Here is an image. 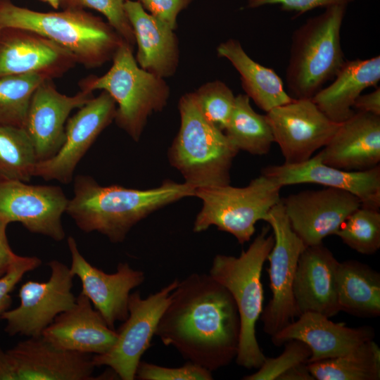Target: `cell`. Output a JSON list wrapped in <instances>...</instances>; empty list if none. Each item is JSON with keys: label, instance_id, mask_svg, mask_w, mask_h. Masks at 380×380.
<instances>
[{"label": "cell", "instance_id": "32", "mask_svg": "<svg viewBox=\"0 0 380 380\" xmlns=\"http://www.w3.org/2000/svg\"><path fill=\"white\" fill-rule=\"evenodd\" d=\"M45 80L35 73L0 77V125L23 128L32 96Z\"/></svg>", "mask_w": 380, "mask_h": 380}, {"label": "cell", "instance_id": "6", "mask_svg": "<svg viewBox=\"0 0 380 380\" xmlns=\"http://www.w3.org/2000/svg\"><path fill=\"white\" fill-rule=\"evenodd\" d=\"M347 7L326 8L293 32L286 70L288 94L293 99H312L346 62L341 30Z\"/></svg>", "mask_w": 380, "mask_h": 380}, {"label": "cell", "instance_id": "13", "mask_svg": "<svg viewBox=\"0 0 380 380\" xmlns=\"http://www.w3.org/2000/svg\"><path fill=\"white\" fill-rule=\"evenodd\" d=\"M116 103L106 91L91 98L67 121L65 141L51 158L37 161L33 176L63 184L72 182L75 168L101 132L115 119Z\"/></svg>", "mask_w": 380, "mask_h": 380}, {"label": "cell", "instance_id": "3", "mask_svg": "<svg viewBox=\"0 0 380 380\" xmlns=\"http://www.w3.org/2000/svg\"><path fill=\"white\" fill-rule=\"evenodd\" d=\"M20 28L37 32L68 50L88 68L113 59L124 41L108 22L84 9L41 12L0 0V29Z\"/></svg>", "mask_w": 380, "mask_h": 380}, {"label": "cell", "instance_id": "19", "mask_svg": "<svg viewBox=\"0 0 380 380\" xmlns=\"http://www.w3.org/2000/svg\"><path fill=\"white\" fill-rule=\"evenodd\" d=\"M281 187L315 183L347 191L357 196L361 205L379 210L380 166L363 171H346L322 163L319 153L296 164L270 165L261 172Z\"/></svg>", "mask_w": 380, "mask_h": 380}, {"label": "cell", "instance_id": "15", "mask_svg": "<svg viewBox=\"0 0 380 380\" xmlns=\"http://www.w3.org/2000/svg\"><path fill=\"white\" fill-rule=\"evenodd\" d=\"M291 228L305 246L322 243L361 206L353 194L327 187L306 190L281 198Z\"/></svg>", "mask_w": 380, "mask_h": 380}, {"label": "cell", "instance_id": "7", "mask_svg": "<svg viewBox=\"0 0 380 380\" xmlns=\"http://www.w3.org/2000/svg\"><path fill=\"white\" fill-rule=\"evenodd\" d=\"M108 71L80 82L82 90L106 91L117 108L114 121L134 141H138L148 118L167 105L170 89L163 78L139 67L133 47L123 41L113 58Z\"/></svg>", "mask_w": 380, "mask_h": 380}, {"label": "cell", "instance_id": "45", "mask_svg": "<svg viewBox=\"0 0 380 380\" xmlns=\"http://www.w3.org/2000/svg\"><path fill=\"white\" fill-rule=\"evenodd\" d=\"M40 1L48 4L52 8L55 9H58L59 7H61V0H40Z\"/></svg>", "mask_w": 380, "mask_h": 380}, {"label": "cell", "instance_id": "12", "mask_svg": "<svg viewBox=\"0 0 380 380\" xmlns=\"http://www.w3.org/2000/svg\"><path fill=\"white\" fill-rule=\"evenodd\" d=\"M265 116L286 164L309 160L329 142L341 124L327 117L311 99H293Z\"/></svg>", "mask_w": 380, "mask_h": 380}, {"label": "cell", "instance_id": "14", "mask_svg": "<svg viewBox=\"0 0 380 380\" xmlns=\"http://www.w3.org/2000/svg\"><path fill=\"white\" fill-rule=\"evenodd\" d=\"M68 199L58 186L30 185L18 180L0 182V217L20 222L29 232L62 241L61 217Z\"/></svg>", "mask_w": 380, "mask_h": 380}, {"label": "cell", "instance_id": "30", "mask_svg": "<svg viewBox=\"0 0 380 380\" xmlns=\"http://www.w3.org/2000/svg\"><path fill=\"white\" fill-rule=\"evenodd\" d=\"M224 133L240 151L253 155L267 154L274 142L273 134L265 115L256 113L246 94H239Z\"/></svg>", "mask_w": 380, "mask_h": 380}, {"label": "cell", "instance_id": "35", "mask_svg": "<svg viewBox=\"0 0 380 380\" xmlns=\"http://www.w3.org/2000/svg\"><path fill=\"white\" fill-rule=\"evenodd\" d=\"M125 0H61L63 9L91 8L103 15L109 25L132 47L135 39L125 11Z\"/></svg>", "mask_w": 380, "mask_h": 380}, {"label": "cell", "instance_id": "43", "mask_svg": "<svg viewBox=\"0 0 380 380\" xmlns=\"http://www.w3.org/2000/svg\"><path fill=\"white\" fill-rule=\"evenodd\" d=\"M277 380H315V379L307 363H300L284 372Z\"/></svg>", "mask_w": 380, "mask_h": 380}, {"label": "cell", "instance_id": "24", "mask_svg": "<svg viewBox=\"0 0 380 380\" xmlns=\"http://www.w3.org/2000/svg\"><path fill=\"white\" fill-rule=\"evenodd\" d=\"M319 153L323 163L346 171H363L379 165L380 116L355 111Z\"/></svg>", "mask_w": 380, "mask_h": 380}, {"label": "cell", "instance_id": "40", "mask_svg": "<svg viewBox=\"0 0 380 380\" xmlns=\"http://www.w3.org/2000/svg\"><path fill=\"white\" fill-rule=\"evenodd\" d=\"M192 0H139L143 8L151 15L172 30L177 27L179 13Z\"/></svg>", "mask_w": 380, "mask_h": 380}, {"label": "cell", "instance_id": "27", "mask_svg": "<svg viewBox=\"0 0 380 380\" xmlns=\"http://www.w3.org/2000/svg\"><path fill=\"white\" fill-rule=\"evenodd\" d=\"M217 51L219 56L227 59L236 68L246 94L262 110L267 113L293 99L275 71L249 57L238 40L229 39L221 43Z\"/></svg>", "mask_w": 380, "mask_h": 380}, {"label": "cell", "instance_id": "36", "mask_svg": "<svg viewBox=\"0 0 380 380\" xmlns=\"http://www.w3.org/2000/svg\"><path fill=\"white\" fill-rule=\"evenodd\" d=\"M283 353L276 357H266L258 371L246 375L244 380H277L280 375L300 364L307 363L311 355V350L304 342L290 340L284 343Z\"/></svg>", "mask_w": 380, "mask_h": 380}, {"label": "cell", "instance_id": "17", "mask_svg": "<svg viewBox=\"0 0 380 380\" xmlns=\"http://www.w3.org/2000/svg\"><path fill=\"white\" fill-rule=\"evenodd\" d=\"M77 63L68 50L37 32L14 27L0 29V77L35 73L53 80Z\"/></svg>", "mask_w": 380, "mask_h": 380}, {"label": "cell", "instance_id": "20", "mask_svg": "<svg viewBox=\"0 0 380 380\" xmlns=\"http://www.w3.org/2000/svg\"><path fill=\"white\" fill-rule=\"evenodd\" d=\"M6 351L16 380L96 379L90 354L57 348L42 336L29 337Z\"/></svg>", "mask_w": 380, "mask_h": 380}, {"label": "cell", "instance_id": "18", "mask_svg": "<svg viewBox=\"0 0 380 380\" xmlns=\"http://www.w3.org/2000/svg\"><path fill=\"white\" fill-rule=\"evenodd\" d=\"M91 98L92 92L82 89L72 96L61 94L53 80H45L37 87L23 127L33 144L37 161L47 160L58 152L65 141V124L69 115Z\"/></svg>", "mask_w": 380, "mask_h": 380}, {"label": "cell", "instance_id": "34", "mask_svg": "<svg viewBox=\"0 0 380 380\" xmlns=\"http://www.w3.org/2000/svg\"><path fill=\"white\" fill-rule=\"evenodd\" d=\"M202 115L224 131L234 110L235 98L231 89L221 81L208 82L191 93Z\"/></svg>", "mask_w": 380, "mask_h": 380}, {"label": "cell", "instance_id": "4", "mask_svg": "<svg viewBox=\"0 0 380 380\" xmlns=\"http://www.w3.org/2000/svg\"><path fill=\"white\" fill-rule=\"evenodd\" d=\"M269 229L267 226L262 227L248 249L238 257L216 255L209 271L229 291L237 306L241 333L235 360L246 369H258L266 358L257 341L255 326L263 310L261 274L274 242Z\"/></svg>", "mask_w": 380, "mask_h": 380}, {"label": "cell", "instance_id": "31", "mask_svg": "<svg viewBox=\"0 0 380 380\" xmlns=\"http://www.w3.org/2000/svg\"><path fill=\"white\" fill-rule=\"evenodd\" d=\"M37 162L33 144L24 128L0 125V182H30Z\"/></svg>", "mask_w": 380, "mask_h": 380}, {"label": "cell", "instance_id": "37", "mask_svg": "<svg viewBox=\"0 0 380 380\" xmlns=\"http://www.w3.org/2000/svg\"><path fill=\"white\" fill-rule=\"evenodd\" d=\"M140 380H211L212 372L187 362L178 367H166L141 361L135 379Z\"/></svg>", "mask_w": 380, "mask_h": 380}, {"label": "cell", "instance_id": "33", "mask_svg": "<svg viewBox=\"0 0 380 380\" xmlns=\"http://www.w3.org/2000/svg\"><path fill=\"white\" fill-rule=\"evenodd\" d=\"M334 235L350 248L372 255L380 248V212L360 206L341 224Z\"/></svg>", "mask_w": 380, "mask_h": 380}, {"label": "cell", "instance_id": "2", "mask_svg": "<svg viewBox=\"0 0 380 380\" xmlns=\"http://www.w3.org/2000/svg\"><path fill=\"white\" fill-rule=\"evenodd\" d=\"M194 191L185 182L171 180L148 189L101 186L93 177L79 175L65 213L80 230L97 232L112 243H120L139 222L167 205L194 196Z\"/></svg>", "mask_w": 380, "mask_h": 380}, {"label": "cell", "instance_id": "8", "mask_svg": "<svg viewBox=\"0 0 380 380\" xmlns=\"http://www.w3.org/2000/svg\"><path fill=\"white\" fill-rule=\"evenodd\" d=\"M281 188L261 174L244 187L227 184L196 189L194 196L202 201V208L196 217L194 232H201L214 225L243 244L255 233L256 222L265 220L270 210L281 201Z\"/></svg>", "mask_w": 380, "mask_h": 380}, {"label": "cell", "instance_id": "9", "mask_svg": "<svg viewBox=\"0 0 380 380\" xmlns=\"http://www.w3.org/2000/svg\"><path fill=\"white\" fill-rule=\"evenodd\" d=\"M272 227L274 245L267 260L272 298L260 319L264 332L271 336L298 317L293 284L298 261L305 244L291 228L283 202L274 205L265 220Z\"/></svg>", "mask_w": 380, "mask_h": 380}, {"label": "cell", "instance_id": "44", "mask_svg": "<svg viewBox=\"0 0 380 380\" xmlns=\"http://www.w3.org/2000/svg\"><path fill=\"white\" fill-rule=\"evenodd\" d=\"M0 380H16L11 361L6 350L0 346Z\"/></svg>", "mask_w": 380, "mask_h": 380}, {"label": "cell", "instance_id": "5", "mask_svg": "<svg viewBox=\"0 0 380 380\" xmlns=\"http://www.w3.org/2000/svg\"><path fill=\"white\" fill-rule=\"evenodd\" d=\"M178 108L180 127L167 152L171 165L195 189L230 184V170L239 151L224 131L205 119L191 93L180 98Z\"/></svg>", "mask_w": 380, "mask_h": 380}, {"label": "cell", "instance_id": "16", "mask_svg": "<svg viewBox=\"0 0 380 380\" xmlns=\"http://www.w3.org/2000/svg\"><path fill=\"white\" fill-rule=\"evenodd\" d=\"M67 242L71 255L70 270L81 281V293L90 300L108 326L115 329L117 322L127 318L129 295L132 289L144 282V272L132 268L127 262H121L115 272L106 273L83 257L72 236H68Z\"/></svg>", "mask_w": 380, "mask_h": 380}, {"label": "cell", "instance_id": "21", "mask_svg": "<svg viewBox=\"0 0 380 380\" xmlns=\"http://www.w3.org/2000/svg\"><path fill=\"white\" fill-rule=\"evenodd\" d=\"M281 331L271 336L276 346L290 340H299L311 350L307 363L344 355L362 343L374 340V329L371 326L348 327L345 323H335L327 316L305 312Z\"/></svg>", "mask_w": 380, "mask_h": 380}, {"label": "cell", "instance_id": "1", "mask_svg": "<svg viewBox=\"0 0 380 380\" xmlns=\"http://www.w3.org/2000/svg\"><path fill=\"white\" fill-rule=\"evenodd\" d=\"M240 333L229 291L210 274L193 273L178 281L155 336L187 362L214 372L235 360Z\"/></svg>", "mask_w": 380, "mask_h": 380}, {"label": "cell", "instance_id": "11", "mask_svg": "<svg viewBox=\"0 0 380 380\" xmlns=\"http://www.w3.org/2000/svg\"><path fill=\"white\" fill-rule=\"evenodd\" d=\"M51 276L46 281L30 280L22 284L20 305L1 317L5 331L28 337L42 336L61 313L71 308L76 300L72 293L74 275L64 263L53 260L48 263Z\"/></svg>", "mask_w": 380, "mask_h": 380}, {"label": "cell", "instance_id": "26", "mask_svg": "<svg viewBox=\"0 0 380 380\" xmlns=\"http://www.w3.org/2000/svg\"><path fill=\"white\" fill-rule=\"evenodd\" d=\"M380 80V56L346 60L333 82L311 99L331 120L342 123L354 113L353 104L362 91Z\"/></svg>", "mask_w": 380, "mask_h": 380}, {"label": "cell", "instance_id": "39", "mask_svg": "<svg viewBox=\"0 0 380 380\" xmlns=\"http://www.w3.org/2000/svg\"><path fill=\"white\" fill-rule=\"evenodd\" d=\"M353 0H248L247 6L256 8L264 6L277 5L284 11L293 12L299 16L318 8L337 5H348Z\"/></svg>", "mask_w": 380, "mask_h": 380}, {"label": "cell", "instance_id": "41", "mask_svg": "<svg viewBox=\"0 0 380 380\" xmlns=\"http://www.w3.org/2000/svg\"><path fill=\"white\" fill-rule=\"evenodd\" d=\"M9 223L0 217V277L4 275L18 255L11 249L6 236Z\"/></svg>", "mask_w": 380, "mask_h": 380}, {"label": "cell", "instance_id": "10", "mask_svg": "<svg viewBox=\"0 0 380 380\" xmlns=\"http://www.w3.org/2000/svg\"><path fill=\"white\" fill-rule=\"evenodd\" d=\"M173 280L160 291L144 298L139 291L131 293L129 315L117 331V339L106 353L93 355L95 367L107 366L122 380H133L141 358L151 345L160 318L177 285Z\"/></svg>", "mask_w": 380, "mask_h": 380}, {"label": "cell", "instance_id": "23", "mask_svg": "<svg viewBox=\"0 0 380 380\" xmlns=\"http://www.w3.org/2000/svg\"><path fill=\"white\" fill-rule=\"evenodd\" d=\"M42 336L61 350L101 355L112 348L118 334L80 292L74 305L58 315Z\"/></svg>", "mask_w": 380, "mask_h": 380}, {"label": "cell", "instance_id": "42", "mask_svg": "<svg viewBox=\"0 0 380 380\" xmlns=\"http://www.w3.org/2000/svg\"><path fill=\"white\" fill-rule=\"evenodd\" d=\"M380 116V88L376 87L372 92L360 94L353 104V110Z\"/></svg>", "mask_w": 380, "mask_h": 380}, {"label": "cell", "instance_id": "29", "mask_svg": "<svg viewBox=\"0 0 380 380\" xmlns=\"http://www.w3.org/2000/svg\"><path fill=\"white\" fill-rule=\"evenodd\" d=\"M307 365L315 380H379L380 348L370 340L344 355Z\"/></svg>", "mask_w": 380, "mask_h": 380}, {"label": "cell", "instance_id": "22", "mask_svg": "<svg viewBox=\"0 0 380 380\" xmlns=\"http://www.w3.org/2000/svg\"><path fill=\"white\" fill-rule=\"evenodd\" d=\"M338 264L322 243L305 246L299 257L293 284L298 316L315 312L330 318L340 312L336 281Z\"/></svg>", "mask_w": 380, "mask_h": 380}, {"label": "cell", "instance_id": "25", "mask_svg": "<svg viewBox=\"0 0 380 380\" xmlns=\"http://www.w3.org/2000/svg\"><path fill=\"white\" fill-rule=\"evenodd\" d=\"M125 11L138 46L137 64L163 79L173 75L179 58L174 30L146 12L139 1L125 0Z\"/></svg>", "mask_w": 380, "mask_h": 380}, {"label": "cell", "instance_id": "38", "mask_svg": "<svg viewBox=\"0 0 380 380\" xmlns=\"http://www.w3.org/2000/svg\"><path fill=\"white\" fill-rule=\"evenodd\" d=\"M42 260L36 256L17 255L7 272L0 277V319L11 305L10 293L23 275L39 267Z\"/></svg>", "mask_w": 380, "mask_h": 380}, {"label": "cell", "instance_id": "28", "mask_svg": "<svg viewBox=\"0 0 380 380\" xmlns=\"http://www.w3.org/2000/svg\"><path fill=\"white\" fill-rule=\"evenodd\" d=\"M337 299L340 311L359 317L380 315V274L355 260L339 262Z\"/></svg>", "mask_w": 380, "mask_h": 380}]
</instances>
